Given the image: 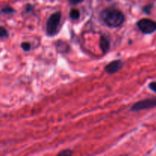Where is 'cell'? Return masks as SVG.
Returning <instances> with one entry per match:
<instances>
[{
	"label": "cell",
	"mask_w": 156,
	"mask_h": 156,
	"mask_svg": "<svg viewBox=\"0 0 156 156\" xmlns=\"http://www.w3.org/2000/svg\"><path fill=\"white\" fill-rule=\"evenodd\" d=\"M100 17L106 25L111 27H117L122 25L125 20L123 12L113 8H108L101 11Z\"/></svg>",
	"instance_id": "cell-1"
},
{
	"label": "cell",
	"mask_w": 156,
	"mask_h": 156,
	"mask_svg": "<svg viewBox=\"0 0 156 156\" xmlns=\"http://www.w3.org/2000/svg\"><path fill=\"white\" fill-rule=\"evenodd\" d=\"M60 21V12H56L50 15L47 22V34L48 36H53L57 33Z\"/></svg>",
	"instance_id": "cell-2"
},
{
	"label": "cell",
	"mask_w": 156,
	"mask_h": 156,
	"mask_svg": "<svg viewBox=\"0 0 156 156\" xmlns=\"http://www.w3.org/2000/svg\"><path fill=\"white\" fill-rule=\"evenodd\" d=\"M156 107V97L149 98L144 99V100L139 101L136 103L134 104L131 107V111L138 112V111H143V110L151 109Z\"/></svg>",
	"instance_id": "cell-3"
},
{
	"label": "cell",
	"mask_w": 156,
	"mask_h": 156,
	"mask_svg": "<svg viewBox=\"0 0 156 156\" xmlns=\"http://www.w3.org/2000/svg\"><path fill=\"white\" fill-rule=\"evenodd\" d=\"M137 27L145 34H150L156 30V21L149 18H143L137 22Z\"/></svg>",
	"instance_id": "cell-4"
},
{
	"label": "cell",
	"mask_w": 156,
	"mask_h": 156,
	"mask_svg": "<svg viewBox=\"0 0 156 156\" xmlns=\"http://www.w3.org/2000/svg\"><path fill=\"white\" fill-rule=\"evenodd\" d=\"M123 66V62L121 59H117L112 62H109L106 66L105 67V70L108 74H115L118 73L120 69H122Z\"/></svg>",
	"instance_id": "cell-5"
},
{
	"label": "cell",
	"mask_w": 156,
	"mask_h": 156,
	"mask_svg": "<svg viewBox=\"0 0 156 156\" xmlns=\"http://www.w3.org/2000/svg\"><path fill=\"white\" fill-rule=\"evenodd\" d=\"M99 46L101 50L102 53H106L110 49V41L109 38L105 35H101L100 37V42H99Z\"/></svg>",
	"instance_id": "cell-6"
},
{
	"label": "cell",
	"mask_w": 156,
	"mask_h": 156,
	"mask_svg": "<svg viewBox=\"0 0 156 156\" xmlns=\"http://www.w3.org/2000/svg\"><path fill=\"white\" fill-rule=\"evenodd\" d=\"M55 46H56V50L60 53H67L69 50V45L62 40H58L55 43Z\"/></svg>",
	"instance_id": "cell-7"
},
{
	"label": "cell",
	"mask_w": 156,
	"mask_h": 156,
	"mask_svg": "<svg viewBox=\"0 0 156 156\" xmlns=\"http://www.w3.org/2000/svg\"><path fill=\"white\" fill-rule=\"evenodd\" d=\"M1 13L5 14V15H12L15 12V10L12 7L9 5H6L5 7L2 8L1 9Z\"/></svg>",
	"instance_id": "cell-8"
},
{
	"label": "cell",
	"mask_w": 156,
	"mask_h": 156,
	"mask_svg": "<svg viewBox=\"0 0 156 156\" xmlns=\"http://www.w3.org/2000/svg\"><path fill=\"white\" fill-rule=\"evenodd\" d=\"M69 16L73 20H78L80 17V12L78 9H73L70 11L69 12Z\"/></svg>",
	"instance_id": "cell-9"
},
{
	"label": "cell",
	"mask_w": 156,
	"mask_h": 156,
	"mask_svg": "<svg viewBox=\"0 0 156 156\" xmlns=\"http://www.w3.org/2000/svg\"><path fill=\"white\" fill-rule=\"evenodd\" d=\"M152 8H153V4L151 3V4H148L146 5V6L143 8V11L144 13H146V15H150L151 11H152Z\"/></svg>",
	"instance_id": "cell-10"
},
{
	"label": "cell",
	"mask_w": 156,
	"mask_h": 156,
	"mask_svg": "<svg viewBox=\"0 0 156 156\" xmlns=\"http://www.w3.org/2000/svg\"><path fill=\"white\" fill-rule=\"evenodd\" d=\"M9 37V32L4 27L0 26V38H6Z\"/></svg>",
	"instance_id": "cell-11"
},
{
	"label": "cell",
	"mask_w": 156,
	"mask_h": 156,
	"mask_svg": "<svg viewBox=\"0 0 156 156\" xmlns=\"http://www.w3.org/2000/svg\"><path fill=\"white\" fill-rule=\"evenodd\" d=\"M21 48H22V50L25 52H28L29 50H30V48H31L30 44L28 42H23L22 44H21Z\"/></svg>",
	"instance_id": "cell-12"
},
{
	"label": "cell",
	"mask_w": 156,
	"mask_h": 156,
	"mask_svg": "<svg viewBox=\"0 0 156 156\" xmlns=\"http://www.w3.org/2000/svg\"><path fill=\"white\" fill-rule=\"evenodd\" d=\"M34 6L33 5L31 4H27L25 5V9H24V12L27 14H29L30 13V12H32L34 11Z\"/></svg>",
	"instance_id": "cell-13"
},
{
	"label": "cell",
	"mask_w": 156,
	"mask_h": 156,
	"mask_svg": "<svg viewBox=\"0 0 156 156\" xmlns=\"http://www.w3.org/2000/svg\"><path fill=\"white\" fill-rule=\"evenodd\" d=\"M73 153V152L72 150H69V149H67V150H63L62 152H59L58 153V155H71Z\"/></svg>",
	"instance_id": "cell-14"
},
{
	"label": "cell",
	"mask_w": 156,
	"mask_h": 156,
	"mask_svg": "<svg viewBox=\"0 0 156 156\" xmlns=\"http://www.w3.org/2000/svg\"><path fill=\"white\" fill-rule=\"evenodd\" d=\"M149 88L152 90V91L156 93V82H152L149 83Z\"/></svg>",
	"instance_id": "cell-15"
},
{
	"label": "cell",
	"mask_w": 156,
	"mask_h": 156,
	"mask_svg": "<svg viewBox=\"0 0 156 156\" xmlns=\"http://www.w3.org/2000/svg\"><path fill=\"white\" fill-rule=\"evenodd\" d=\"M83 1L84 0H69V2L72 5L79 4V3H82Z\"/></svg>",
	"instance_id": "cell-16"
},
{
	"label": "cell",
	"mask_w": 156,
	"mask_h": 156,
	"mask_svg": "<svg viewBox=\"0 0 156 156\" xmlns=\"http://www.w3.org/2000/svg\"><path fill=\"white\" fill-rule=\"evenodd\" d=\"M109 1H111V0H109Z\"/></svg>",
	"instance_id": "cell-17"
}]
</instances>
